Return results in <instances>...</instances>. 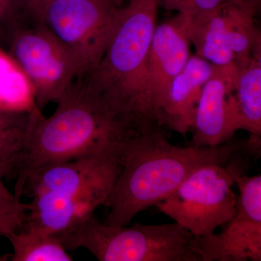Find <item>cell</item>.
I'll use <instances>...</instances> for the list:
<instances>
[{
  "instance_id": "1",
  "label": "cell",
  "mask_w": 261,
  "mask_h": 261,
  "mask_svg": "<svg viewBox=\"0 0 261 261\" xmlns=\"http://www.w3.org/2000/svg\"><path fill=\"white\" fill-rule=\"evenodd\" d=\"M161 128L133 136L125 143L105 224L127 226L136 215L171 195L197 168L229 162L240 145L179 147L170 143Z\"/></svg>"
},
{
  "instance_id": "2",
  "label": "cell",
  "mask_w": 261,
  "mask_h": 261,
  "mask_svg": "<svg viewBox=\"0 0 261 261\" xmlns=\"http://www.w3.org/2000/svg\"><path fill=\"white\" fill-rule=\"evenodd\" d=\"M159 0H129L98 64L80 73L86 84L137 133L159 126L149 102L147 63Z\"/></svg>"
},
{
  "instance_id": "3",
  "label": "cell",
  "mask_w": 261,
  "mask_h": 261,
  "mask_svg": "<svg viewBox=\"0 0 261 261\" xmlns=\"http://www.w3.org/2000/svg\"><path fill=\"white\" fill-rule=\"evenodd\" d=\"M51 116H44L32 130L17 178L38 168L85 154L123 147L138 135L85 83L80 75L57 102Z\"/></svg>"
},
{
  "instance_id": "4",
  "label": "cell",
  "mask_w": 261,
  "mask_h": 261,
  "mask_svg": "<svg viewBox=\"0 0 261 261\" xmlns=\"http://www.w3.org/2000/svg\"><path fill=\"white\" fill-rule=\"evenodd\" d=\"M58 238L67 251L82 247L100 261H202L197 237L176 222L108 226L92 214Z\"/></svg>"
},
{
  "instance_id": "5",
  "label": "cell",
  "mask_w": 261,
  "mask_h": 261,
  "mask_svg": "<svg viewBox=\"0 0 261 261\" xmlns=\"http://www.w3.org/2000/svg\"><path fill=\"white\" fill-rule=\"evenodd\" d=\"M124 1L46 0L39 21L74 53L85 71L96 66L106 53Z\"/></svg>"
},
{
  "instance_id": "6",
  "label": "cell",
  "mask_w": 261,
  "mask_h": 261,
  "mask_svg": "<svg viewBox=\"0 0 261 261\" xmlns=\"http://www.w3.org/2000/svg\"><path fill=\"white\" fill-rule=\"evenodd\" d=\"M123 147L29 171L17 178L15 195L20 199L23 195L32 197L49 192L80 199L96 208L106 206L121 171Z\"/></svg>"
},
{
  "instance_id": "7",
  "label": "cell",
  "mask_w": 261,
  "mask_h": 261,
  "mask_svg": "<svg viewBox=\"0 0 261 261\" xmlns=\"http://www.w3.org/2000/svg\"><path fill=\"white\" fill-rule=\"evenodd\" d=\"M233 184L223 165H203L156 205L195 236H207L236 214Z\"/></svg>"
},
{
  "instance_id": "8",
  "label": "cell",
  "mask_w": 261,
  "mask_h": 261,
  "mask_svg": "<svg viewBox=\"0 0 261 261\" xmlns=\"http://www.w3.org/2000/svg\"><path fill=\"white\" fill-rule=\"evenodd\" d=\"M28 79L37 108L59 100L84 71L79 58L41 22L27 23L15 33L7 49Z\"/></svg>"
},
{
  "instance_id": "9",
  "label": "cell",
  "mask_w": 261,
  "mask_h": 261,
  "mask_svg": "<svg viewBox=\"0 0 261 261\" xmlns=\"http://www.w3.org/2000/svg\"><path fill=\"white\" fill-rule=\"evenodd\" d=\"M226 168L240 191L236 214L221 233L197 237V252L202 261H260V174L248 176L233 161Z\"/></svg>"
},
{
  "instance_id": "10",
  "label": "cell",
  "mask_w": 261,
  "mask_h": 261,
  "mask_svg": "<svg viewBox=\"0 0 261 261\" xmlns=\"http://www.w3.org/2000/svg\"><path fill=\"white\" fill-rule=\"evenodd\" d=\"M238 67L236 62L214 65L211 78L203 86L191 132L192 147H217L242 129L237 103Z\"/></svg>"
},
{
  "instance_id": "11",
  "label": "cell",
  "mask_w": 261,
  "mask_h": 261,
  "mask_svg": "<svg viewBox=\"0 0 261 261\" xmlns=\"http://www.w3.org/2000/svg\"><path fill=\"white\" fill-rule=\"evenodd\" d=\"M190 43L180 14L156 27L147 58V89L159 126L171 84L191 56Z\"/></svg>"
},
{
  "instance_id": "12",
  "label": "cell",
  "mask_w": 261,
  "mask_h": 261,
  "mask_svg": "<svg viewBox=\"0 0 261 261\" xmlns=\"http://www.w3.org/2000/svg\"><path fill=\"white\" fill-rule=\"evenodd\" d=\"M214 65L198 56H190L173 80L159 124L186 137L193 127L203 86L211 78Z\"/></svg>"
},
{
  "instance_id": "13",
  "label": "cell",
  "mask_w": 261,
  "mask_h": 261,
  "mask_svg": "<svg viewBox=\"0 0 261 261\" xmlns=\"http://www.w3.org/2000/svg\"><path fill=\"white\" fill-rule=\"evenodd\" d=\"M260 49L252 56L236 61L238 67L237 103L242 130L249 132L246 146L250 150H260L261 58Z\"/></svg>"
},
{
  "instance_id": "14",
  "label": "cell",
  "mask_w": 261,
  "mask_h": 261,
  "mask_svg": "<svg viewBox=\"0 0 261 261\" xmlns=\"http://www.w3.org/2000/svg\"><path fill=\"white\" fill-rule=\"evenodd\" d=\"M43 116L39 109L10 111L0 108V176L16 178L32 130Z\"/></svg>"
},
{
  "instance_id": "15",
  "label": "cell",
  "mask_w": 261,
  "mask_h": 261,
  "mask_svg": "<svg viewBox=\"0 0 261 261\" xmlns=\"http://www.w3.org/2000/svg\"><path fill=\"white\" fill-rule=\"evenodd\" d=\"M6 238L13 246L11 260H73L58 237L32 226L22 224Z\"/></svg>"
},
{
  "instance_id": "16",
  "label": "cell",
  "mask_w": 261,
  "mask_h": 261,
  "mask_svg": "<svg viewBox=\"0 0 261 261\" xmlns=\"http://www.w3.org/2000/svg\"><path fill=\"white\" fill-rule=\"evenodd\" d=\"M0 108L32 111L38 108L28 79L16 62L0 46Z\"/></svg>"
},
{
  "instance_id": "17",
  "label": "cell",
  "mask_w": 261,
  "mask_h": 261,
  "mask_svg": "<svg viewBox=\"0 0 261 261\" xmlns=\"http://www.w3.org/2000/svg\"><path fill=\"white\" fill-rule=\"evenodd\" d=\"M31 23L22 0H0V46L7 51L19 29Z\"/></svg>"
},
{
  "instance_id": "18",
  "label": "cell",
  "mask_w": 261,
  "mask_h": 261,
  "mask_svg": "<svg viewBox=\"0 0 261 261\" xmlns=\"http://www.w3.org/2000/svg\"><path fill=\"white\" fill-rule=\"evenodd\" d=\"M230 0H190L185 13L189 22L198 21L214 13L218 8Z\"/></svg>"
},
{
  "instance_id": "19",
  "label": "cell",
  "mask_w": 261,
  "mask_h": 261,
  "mask_svg": "<svg viewBox=\"0 0 261 261\" xmlns=\"http://www.w3.org/2000/svg\"><path fill=\"white\" fill-rule=\"evenodd\" d=\"M27 212V205L12 194L6 187H0V214Z\"/></svg>"
},
{
  "instance_id": "20",
  "label": "cell",
  "mask_w": 261,
  "mask_h": 261,
  "mask_svg": "<svg viewBox=\"0 0 261 261\" xmlns=\"http://www.w3.org/2000/svg\"><path fill=\"white\" fill-rule=\"evenodd\" d=\"M25 213L0 214V237L18 229L25 220Z\"/></svg>"
},
{
  "instance_id": "21",
  "label": "cell",
  "mask_w": 261,
  "mask_h": 261,
  "mask_svg": "<svg viewBox=\"0 0 261 261\" xmlns=\"http://www.w3.org/2000/svg\"><path fill=\"white\" fill-rule=\"evenodd\" d=\"M46 0H22L29 20L32 22L39 21L41 11Z\"/></svg>"
},
{
  "instance_id": "22",
  "label": "cell",
  "mask_w": 261,
  "mask_h": 261,
  "mask_svg": "<svg viewBox=\"0 0 261 261\" xmlns=\"http://www.w3.org/2000/svg\"><path fill=\"white\" fill-rule=\"evenodd\" d=\"M189 0H159V4L166 9L176 10L179 13H184L187 9Z\"/></svg>"
},
{
  "instance_id": "23",
  "label": "cell",
  "mask_w": 261,
  "mask_h": 261,
  "mask_svg": "<svg viewBox=\"0 0 261 261\" xmlns=\"http://www.w3.org/2000/svg\"><path fill=\"white\" fill-rule=\"evenodd\" d=\"M247 3L249 5L253 8L254 10H256L257 6L260 4V0H247Z\"/></svg>"
},
{
  "instance_id": "24",
  "label": "cell",
  "mask_w": 261,
  "mask_h": 261,
  "mask_svg": "<svg viewBox=\"0 0 261 261\" xmlns=\"http://www.w3.org/2000/svg\"><path fill=\"white\" fill-rule=\"evenodd\" d=\"M3 178L0 176V187L5 186V184L3 183Z\"/></svg>"
}]
</instances>
